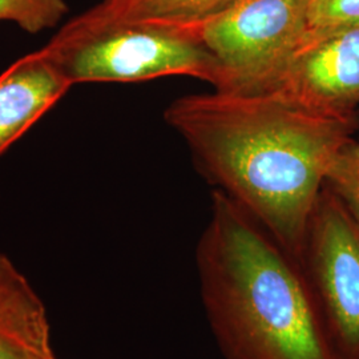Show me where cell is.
<instances>
[{
	"instance_id": "7",
	"label": "cell",
	"mask_w": 359,
	"mask_h": 359,
	"mask_svg": "<svg viewBox=\"0 0 359 359\" xmlns=\"http://www.w3.org/2000/svg\"><path fill=\"white\" fill-rule=\"evenodd\" d=\"M71 81L40 48L0 75V156L59 103Z\"/></svg>"
},
{
	"instance_id": "4",
	"label": "cell",
	"mask_w": 359,
	"mask_h": 359,
	"mask_svg": "<svg viewBox=\"0 0 359 359\" xmlns=\"http://www.w3.org/2000/svg\"><path fill=\"white\" fill-rule=\"evenodd\" d=\"M192 28L225 77L222 90L256 88L308 35V0H236Z\"/></svg>"
},
{
	"instance_id": "9",
	"label": "cell",
	"mask_w": 359,
	"mask_h": 359,
	"mask_svg": "<svg viewBox=\"0 0 359 359\" xmlns=\"http://www.w3.org/2000/svg\"><path fill=\"white\" fill-rule=\"evenodd\" d=\"M236 0H103L104 13L121 19L194 26L217 15Z\"/></svg>"
},
{
	"instance_id": "2",
	"label": "cell",
	"mask_w": 359,
	"mask_h": 359,
	"mask_svg": "<svg viewBox=\"0 0 359 359\" xmlns=\"http://www.w3.org/2000/svg\"><path fill=\"white\" fill-rule=\"evenodd\" d=\"M197 265L225 358L341 359L301 264L224 192L213 194Z\"/></svg>"
},
{
	"instance_id": "12",
	"label": "cell",
	"mask_w": 359,
	"mask_h": 359,
	"mask_svg": "<svg viewBox=\"0 0 359 359\" xmlns=\"http://www.w3.org/2000/svg\"><path fill=\"white\" fill-rule=\"evenodd\" d=\"M358 25L359 0H308V35L305 40L326 36Z\"/></svg>"
},
{
	"instance_id": "11",
	"label": "cell",
	"mask_w": 359,
	"mask_h": 359,
	"mask_svg": "<svg viewBox=\"0 0 359 359\" xmlns=\"http://www.w3.org/2000/svg\"><path fill=\"white\" fill-rule=\"evenodd\" d=\"M341 200L359 229V142L353 139L337 156L326 184Z\"/></svg>"
},
{
	"instance_id": "5",
	"label": "cell",
	"mask_w": 359,
	"mask_h": 359,
	"mask_svg": "<svg viewBox=\"0 0 359 359\" xmlns=\"http://www.w3.org/2000/svg\"><path fill=\"white\" fill-rule=\"evenodd\" d=\"M341 359H359V229L326 185L299 261Z\"/></svg>"
},
{
	"instance_id": "10",
	"label": "cell",
	"mask_w": 359,
	"mask_h": 359,
	"mask_svg": "<svg viewBox=\"0 0 359 359\" xmlns=\"http://www.w3.org/2000/svg\"><path fill=\"white\" fill-rule=\"evenodd\" d=\"M68 11L65 0H0V22H13L28 34L59 26Z\"/></svg>"
},
{
	"instance_id": "3",
	"label": "cell",
	"mask_w": 359,
	"mask_h": 359,
	"mask_svg": "<svg viewBox=\"0 0 359 359\" xmlns=\"http://www.w3.org/2000/svg\"><path fill=\"white\" fill-rule=\"evenodd\" d=\"M71 84L191 76L222 90L216 59L189 26L116 18L96 4L41 47Z\"/></svg>"
},
{
	"instance_id": "8",
	"label": "cell",
	"mask_w": 359,
	"mask_h": 359,
	"mask_svg": "<svg viewBox=\"0 0 359 359\" xmlns=\"http://www.w3.org/2000/svg\"><path fill=\"white\" fill-rule=\"evenodd\" d=\"M0 359H57L44 302L0 250Z\"/></svg>"
},
{
	"instance_id": "1",
	"label": "cell",
	"mask_w": 359,
	"mask_h": 359,
	"mask_svg": "<svg viewBox=\"0 0 359 359\" xmlns=\"http://www.w3.org/2000/svg\"><path fill=\"white\" fill-rule=\"evenodd\" d=\"M164 118L224 193L299 262L353 121L309 112L270 92L222 90L179 97Z\"/></svg>"
},
{
	"instance_id": "6",
	"label": "cell",
	"mask_w": 359,
	"mask_h": 359,
	"mask_svg": "<svg viewBox=\"0 0 359 359\" xmlns=\"http://www.w3.org/2000/svg\"><path fill=\"white\" fill-rule=\"evenodd\" d=\"M309 112L353 121L359 107V25L305 40L256 88Z\"/></svg>"
}]
</instances>
